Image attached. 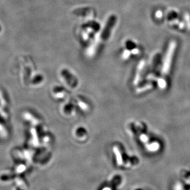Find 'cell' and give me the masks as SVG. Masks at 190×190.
<instances>
[{
    "instance_id": "obj_1",
    "label": "cell",
    "mask_w": 190,
    "mask_h": 190,
    "mask_svg": "<svg viewBox=\"0 0 190 190\" xmlns=\"http://www.w3.org/2000/svg\"><path fill=\"white\" fill-rule=\"evenodd\" d=\"M167 19L172 23L179 19L178 12L175 11H171L167 14Z\"/></svg>"
},
{
    "instance_id": "obj_2",
    "label": "cell",
    "mask_w": 190,
    "mask_h": 190,
    "mask_svg": "<svg viewBox=\"0 0 190 190\" xmlns=\"http://www.w3.org/2000/svg\"><path fill=\"white\" fill-rule=\"evenodd\" d=\"M186 25L189 30H190V15L188 13H186L184 15Z\"/></svg>"
},
{
    "instance_id": "obj_3",
    "label": "cell",
    "mask_w": 190,
    "mask_h": 190,
    "mask_svg": "<svg viewBox=\"0 0 190 190\" xmlns=\"http://www.w3.org/2000/svg\"><path fill=\"white\" fill-rule=\"evenodd\" d=\"M156 15L158 18H161L162 17V13L161 11H157V12L156 14Z\"/></svg>"
},
{
    "instance_id": "obj_4",
    "label": "cell",
    "mask_w": 190,
    "mask_h": 190,
    "mask_svg": "<svg viewBox=\"0 0 190 190\" xmlns=\"http://www.w3.org/2000/svg\"><path fill=\"white\" fill-rule=\"evenodd\" d=\"M102 190H113L111 188H110L109 186H106V187H104L103 188Z\"/></svg>"
}]
</instances>
